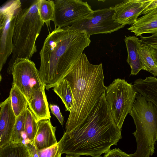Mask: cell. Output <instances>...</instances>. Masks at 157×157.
Returning <instances> with one entry per match:
<instances>
[{"instance_id":"1","label":"cell","mask_w":157,"mask_h":157,"mask_svg":"<svg viewBox=\"0 0 157 157\" xmlns=\"http://www.w3.org/2000/svg\"><path fill=\"white\" fill-rule=\"evenodd\" d=\"M122 138L121 129L114 122L105 92L97 100L85 119L58 142L62 154L78 157L100 156Z\"/></svg>"},{"instance_id":"2","label":"cell","mask_w":157,"mask_h":157,"mask_svg":"<svg viewBox=\"0 0 157 157\" xmlns=\"http://www.w3.org/2000/svg\"><path fill=\"white\" fill-rule=\"evenodd\" d=\"M90 42L85 32L68 26L55 28L48 35L40 52L39 71L47 90L63 79Z\"/></svg>"},{"instance_id":"3","label":"cell","mask_w":157,"mask_h":157,"mask_svg":"<svg viewBox=\"0 0 157 157\" xmlns=\"http://www.w3.org/2000/svg\"><path fill=\"white\" fill-rule=\"evenodd\" d=\"M63 79L67 81L73 96L71 108L65 125V132H68L85 119L106 87L104 84L102 64H91L84 53L74 62Z\"/></svg>"},{"instance_id":"4","label":"cell","mask_w":157,"mask_h":157,"mask_svg":"<svg viewBox=\"0 0 157 157\" xmlns=\"http://www.w3.org/2000/svg\"><path fill=\"white\" fill-rule=\"evenodd\" d=\"M40 16L37 0L28 7L21 9L18 14L13 36V50L8 63L11 74L15 61L18 59H30L37 51L36 40L44 24Z\"/></svg>"},{"instance_id":"5","label":"cell","mask_w":157,"mask_h":157,"mask_svg":"<svg viewBox=\"0 0 157 157\" xmlns=\"http://www.w3.org/2000/svg\"><path fill=\"white\" fill-rule=\"evenodd\" d=\"M129 114L136 125L133 134L137 143L136 151L129 157H150L157 141V108L138 93Z\"/></svg>"},{"instance_id":"6","label":"cell","mask_w":157,"mask_h":157,"mask_svg":"<svg viewBox=\"0 0 157 157\" xmlns=\"http://www.w3.org/2000/svg\"><path fill=\"white\" fill-rule=\"evenodd\" d=\"M138 93L124 79H115L105 91L106 101L114 123L121 129Z\"/></svg>"},{"instance_id":"7","label":"cell","mask_w":157,"mask_h":157,"mask_svg":"<svg viewBox=\"0 0 157 157\" xmlns=\"http://www.w3.org/2000/svg\"><path fill=\"white\" fill-rule=\"evenodd\" d=\"M19 0H9L0 9V71L12 54L13 38L18 14L21 9Z\"/></svg>"},{"instance_id":"8","label":"cell","mask_w":157,"mask_h":157,"mask_svg":"<svg viewBox=\"0 0 157 157\" xmlns=\"http://www.w3.org/2000/svg\"><path fill=\"white\" fill-rule=\"evenodd\" d=\"M12 85L16 86L28 100L33 92L45 88V85L35 63L30 59H18L13 65L11 73Z\"/></svg>"},{"instance_id":"9","label":"cell","mask_w":157,"mask_h":157,"mask_svg":"<svg viewBox=\"0 0 157 157\" xmlns=\"http://www.w3.org/2000/svg\"><path fill=\"white\" fill-rule=\"evenodd\" d=\"M114 13L110 7L93 10L88 18L79 20L68 26L71 29L84 32L89 37L94 34L111 33L125 26L113 19Z\"/></svg>"},{"instance_id":"10","label":"cell","mask_w":157,"mask_h":157,"mask_svg":"<svg viewBox=\"0 0 157 157\" xmlns=\"http://www.w3.org/2000/svg\"><path fill=\"white\" fill-rule=\"evenodd\" d=\"M53 21L55 28L71 25L90 17L93 10L86 2L81 0H56Z\"/></svg>"},{"instance_id":"11","label":"cell","mask_w":157,"mask_h":157,"mask_svg":"<svg viewBox=\"0 0 157 157\" xmlns=\"http://www.w3.org/2000/svg\"><path fill=\"white\" fill-rule=\"evenodd\" d=\"M157 6L156 0H126L110 8L115 13L113 19L124 25H132L141 15Z\"/></svg>"},{"instance_id":"12","label":"cell","mask_w":157,"mask_h":157,"mask_svg":"<svg viewBox=\"0 0 157 157\" xmlns=\"http://www.w3.org/2000/svg\"><path fill=\"white\" fill-rule=\"evenodd\" d=\"M0 147L10 143L16 117L9 96L0 105Z\"/></svg>"},{"instance_id":"13","label":"cell","mask_w":157,"mask_h":157,"mask_svg":"<svg viewBox=\"0 0 157 157\" xmlns=\"http://www.w3.org/2000/svg\"><path fill=\"white\" fill-rule=\"evenodd\" d=\"M38 124L37 132L32 143L37 150L44 149L57 144L56 127L52 125L50 120L41 121Z\"/></svg>"},{"instance_id":"14","label":"cell","mask_w":157,"mask_h":157,"mask_svg":"<svg viewBox=\"0 0 157 157\" xmlns=\"http://www.w3.org/2000/svg\"><path fill=\"white\" fill-rule=\"evenodd\" d=\"M28 100V108L37 122L50 120L51 116L45 88L34 90Z\"/></svg>"},{"instance_id":"15","label":"cell","mask_w":157,"mask_h":157,"mask_svg":"<svg viewBox=\"0 0 157 157\" xmlns=\"http://www.w3.org/2000/svg\"><path fill=\"white\" fill-rule=\"evenodd\" d=\"M124 41L128 53L127 62L131 69L130 75H136L144 70L143 62L139 52L143 44L139 38L135 36H125Z\"/></svg>"},{"instance_id":"16","label":"cell","mask_w":157,"mask_h":157,"mask_svg":"<svg viewBox=\"0 0 157 157\" xmlns=\"http://www.w3.org/2000/svg\"><path fill=\"white\" fill-rule=\"evenodd\" d=\"M128 29L136 36L141 37L144 33H157V6L138 18Z\"/></svg>"},{"instance_id":"17","label":"cell","mask_w":157,"mask_h":157,"mask_svg":"<svg viewBox=\"0 0 157 157\" xmlns=\"http://www.w3.org/2000/svg\"><path fill=\"white\" fill-rule=\"evenodd\" d=\"M9 96L13 111L17 117L28 107V99L19 89L13 85L12 86Z\"/></svg>"},{"instance_id":"18","label":"cell","mask_w":157,"mask_h":157,"mask_svg":"<svg viewBox=\"0 0 157 157\" xmlns=\"http://www.w3.org/2000/svg\"><path fill=\"white\" fill-rule=\"evenodd\" d=\"M54 91L60 98L64 104L66 111L70 112L73 96L69 85L66 80L63 79L53 87Z\"/></svg>"},{"instance_id":"19","label":"cell","mask_w":157,"mask_h":157,"mask_svg":"<svg viewBox=\"0 0 157 157\" xmlns=\"http://www.w3.org/2000/svg\"><path fill=\"white\" fill-rule=\"evenodd\" d=\"M0 157H28L25 145L9 143L0 147Z\"/></svg>"},{"instance_id":"20","label":"cell","mask_w":157,"mask_h":157,"mask_svg":"<svg viewBox=\"0 0 157 157\" xmlns=\"http://www.w3.org/2000/svg\"><path fill=\"white\" fill-rule=\"evenodd\" d=\"M39 14L42 21L48 26L53 21L55 13L54 1L37 0Z\"/></svg>"},{"instance_id":"21","label":"cell","mask_w":157,"mask_h":157,"mask_svg":"<svg viewBox=\"0 0 157 157\" xmlns=\"http://www.w3.org/2000/svg\"><path fill=\"white\" fill-rule=\"evenodd\" d=\"M27 109L17 117L10 143L17 144L23 143V135L24 132Z\"/></svg>"},{"instance_id":"22","label":"cell","mask_w":157,"mask_h":157,"mask_svg":"<svg viewBox=\"0 0 157 157\" xmlns=\"http://www.w3.org/2000/svg\"><path fill=\"white\" fill-rule=\"evenodd\" d=\"M144 65V70L151 73L154 77L157 76V65L150 52L149 48L143 45L139 49Z\"/></svg>"},{"instance_id":"23","label":"cell","mask_w":157,"mask_h":157,"mask_svg":"<svg viewBox=\"0 0 157 157\" xmlns=\"http://www.w3.org/2000/svg\"><path fill=\"white\" fill-rule=\"evenodd\" d=\"M38 122L34 115L28 107L27 109L24 132L27 138L32 143L36 134L38 129Z\"/></svg>"},{"instance_id":"24","label":"cell","mask_w":157,"mask_h":157,"mask_svg":"<svg viewBox=\"0 0 157 157\" xmlns=\"http://www.w3.org/2000/svg\"><path fill=\"white\" fill-rule=\"evenodd\" d=\"M39 157H61V153L58 143L48 148L37 150Z\"/></svg>"},{"instance_id":"25","label":"cell","mask_w":157,"mask_h":157,"mask_svg":"<svg viewBox=\"0 0 157 157\" xmlns=\"http://www.w3.org/2000/svg\"><path fill=\"white\" fill-rule=\"evenodd\" d=\"M141 43L149 47L157 48V33L147 36H141L140 39Z\"/></svg>"},{"instance_id":"26","label":"cell","mask_w":157,"mask_h":157,"mask_svg":"<svg viewBox=\"0 0 157 157\" xmlns=\"http://www.w3.org/2000/svg\"><path fill=\"white\" fill-rule=\"evenodd\" d=\"M103 157H129V155L118 148H115L105 152Z\"/></svg>"},{"instance_id":"27","label":"cell","mask_w":157,"mask_h":157,"mask_svg":"<svg viewBox=\"0 0 157 157\" xmlns=\"http://www.w3.org/2000/svg\"><path fill=\"white\" fill-rule=\"evenodd\" d=\"M50 108L51 113L57 118L62 125H63L64 117L61 113L59 106L56 105L50 104Z\"/></svg>"},{"instance_id":"28","label":"cell","mask_w":157,"mask_h":157,"mask_svg":"<svg viewBox=\"0 0 157 157\" xmlns=\"http://www.w3.org/2000/svg\"><path fill=\"white\" fill-rule=\"evenodd\" d=\"M28 157H39L37 150L33 144L30 142L25 144Z\"/></svg>"},{"instance_id":"29","label":"cell","mask_w":157,"mask_h":157,"mask_svg":"<svg viewBox=\"0 0 157 157\" xmlns=\"http://www.w3.org/2000/svg\"><path fill=\"white\" fill-rule=\"evenodd\" d=\"M149 48L153 57L157 65V48L151 47Z\"/></svg>"},{"instance_id":"30","label":"cell","mask_w":157,"mask_h":157,"mask_svg":"<svg viewBox=\"0 0 157 157\" xmlns=\"http://www.w3.org/2000/svg\"><path fill=\"white\" fill-rule=\"evenodd\" d=\"M65 157H80L79 156H78V157L73 156H70V155H67Z\"/></svg>"},{"instance_id":"31","label":"cell","mask_w":157,"mask_h":157,"mask_svg":"<svg viewBox=\"0 0 157 157\" xmlns=\"http://www.w3.org/2000/svg\"><path fill=\"white\" fill-rule=\"evenodd\" d=\"M93 157H102L101 156L98 155V156H94Z\"/></svg>"}]
</instances>
